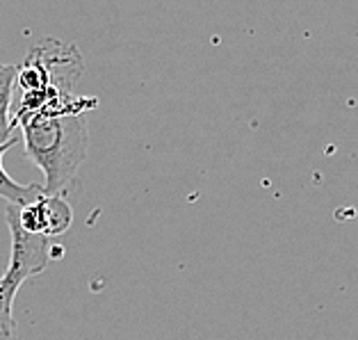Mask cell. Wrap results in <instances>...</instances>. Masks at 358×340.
<instances>
[{
  "label": "cell",
  "mask_w": 358,
  "mask_h": 340,
  "mask_svg": "<svg viewBox=\"0 0 358 340\" xmlns=\"http://www.w3.org/2000/svg\"><path fill=\"white\" fill-rule=\"evenodd\" d=\"M16 126L21 128L28 158L43 171V190L48 194H62L87 158L90 133L83 115L37 112L19 119Z\"/></svg>",
  "instance_id": "1"
},
{
  "label": "cell",
  "mask_w": 358,
  "mask_h": 340,
  "mask_svg": "<svg viewBox=\"0 0 358 340\" xmlns=\"http://www.w3.org/2000/svg\"><path fill=\"white\" fill-rule=\"evenodd\" d=\"M21 224L32 235H43V238H57L66 233L73 224V211L62 194H48L46 190L28 204H10L7 213Z\"/></svg>",
  "instance_id": "2"
},
{
  "label": "cell",
  "mask_w": 358,
  "mask_h": 340,
  "mask_svg": "<svg viewBox=\"0 0 358 340\" xmlns=\"http://www.w3.org/2000/svg\"><path fill=\"white\" fill-rule=\"evenodd\" d=\"M7 226L12 233V254H10V267L19 269V272L30 278L43 272L48 265L50 256H53V240L43 238V235H32L14 217L7 215Z\"/></svg>",
  "instance_id": "3"
},
{
  "label": "cell",
  "mask_w": 358,
  "mask_h": 340,
  "mask_svg": "<svg viewBox=\"0 0 358 340\" xmlns=\"http://www.w3.org/2000/svg\"><path fill=\"white\" fill-rule=\"evenodd\" d=\"M28 281L19 269L7 265V272L0 276V340H19L16 338V325L12 304L19 288Z\"/></svg>",
  "instance_id": "4"
},
{
  "label": "cell",
  "mask_w": 358,
  "mask_h": 340,
  "mask_svg": "<svg viewBox=\"0 0 358 340\" xmlns=\"http://www.w3.org/2000/svg\"><path fill=\"white\" fill-rule=\"evenodd\" d=\"M16 76H19V66L0 64V144L16 142V137H14V119H12Z\"/></svg>",
  "instance_id": "5"
},
{
  "label": "cell",
  "mask_w": 358,
  "mask_h": 340,
  "mask_svg": "<svg viewBox=\"0 0 358 340\" xmlns=\"http://www.w3.org/2000/svg\"><path fill=\"white\" fill-rule=\"evenodd\" d=\"M12 144L16 142H10V144H0V199H7L10 204H28L32 201L34 197L41 194L43 192V185H21V183H16L10 173L5 171L3 167V155L12 149Z\"/></svg>",
  "instance_id": "6"
}]
</instances>
